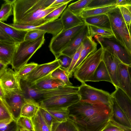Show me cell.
Here are the masks:
<instances>
[{
  "label": "cell",
  "instance_id": "11a10c76",
  "mask_svg": "<svg viewBox=\"0 0 131 131\" xmlns=\"http://www.w3.org/2000/svg\"><path fill=\"white\" fill-rule=\"evenodd\" d=\"M129 29L130 34V36H131V24L130 25V27L129 28Z\"/></svg>",
  "mask_w": 131,
  "mask_h": 131
},
{
  "label": "cell",
  "instance_id": "db71d44e",
  "mask_svg": "<svg viewBox=\"0 0 131 131\" xmlns=\"http://www.w3.org/2000/svg\"><path fill=\"white\" fill-rule=\"evenodd\" d=\"M127 5H131V0H128Z\"/></svg>",
  "mask_w": 131,
  "mask_h": 131
},
{
  "label": "cell",
  "instance_id": "8d00e7d4",
  "mask_svg": "<svg viewBox=\"0 0 131 131\" xmlns=\"http://www.w3.org/2000/svg\"><path fill=\"white\" fill-rule=\"evenodd\" d=\"M34 62H31L23 65L18 71L15 72L17 77L20 80L29 74L38 65Z\"/></svg>",
  "mask_w": 131,
  "mask_h": 131
},
{
  "label": "cell",
  "instance_id": "3957f363",
  "mask_svg": "<svg viewBox=\"0 0 131 131\" xmlns=\"http://www.w3.org/2000/svg\"><path fill=\"white\" fill-rule=\"evenodd\" d=\"M107 14L115 38L131 54V37L129 29L118 7L111 10Z\"/></svg>",
  "mask_w": 131,
  "mask_h": 131
},
{
  "label": "cell",
  "instance_id": "7a4b0ae2",
  "mask_svg": "<svg viewBox=\"0 0 131 131\" xmlns=\"http://www.w3.org/2000/svg\"><path fill=\"white\" fill-rule=\"evenodd\" d=\"M55 0H14L13 24L39 26L47 22L45 17L63 4L51 7Z\"/></svg>",
  "mask_w": 131,
  "mask_h": 131
},
{
  "label": "cell",
  "instance_id": "44dd1931",
  "mask_svg": "<svg viewBox=\"0 0 131 131\" xmlns=\"http://www.w3.org/2000/svg\"><path fill=\"white\" fill-rule=\"evenodd\" d=\"M21 89L26 98L33 100L38 103L43 99L42 91L40 90L31 86L30 83L21 80Z\"/></svg>",
  "mask_w": 131,
  "mask_h": 131
},
{
  "label": "cell",
  "instance_id": "6da1fadb",
  "mask_svg": "<svg viewBox=\"0 0 131 131\" xmlns=\"http://www.w3.org/2000/svg\"><path fill=\"white\" fill-rule=\"evenodd\" d=\"M69 119L88 131H102L113 114L112 106L80 100L70 106Z\"/></svg>",
  "mask_w": 131,
  "mask_h": 131
},
{
  "label": "cell",
  "instance_id": "603a6c76",
  "mask_svg": "<svg viewBox=\"0 0 131 131\" xmlns=\"http://www.w3.org/2000/svg\"><path fill=\"white\" fill-rule=\"evenodd\" d=\"M107 81L112 84V82L106 66L102 60L94 73L87 81L98 82Z\"/></svg>",
  "mask_w": 131,
  "mask_h": 131
},
{
  "label": "cell",
  "instance_id": "5bb4252c",
  "mask_svg": "<svg viewBox=\"0 0 131 131\" xmlns=\"http://www.w3.org/2000/svg\"><path fill=\"white\" fill-rule=\"evenodd\" d=\"M102 60L106 66L115 88H118L117 79V70L119 65L122 63L117 58L103 49Z\"/></svg>",
  "mask_w": 131,
  "mask_h": 131
},
{
  "label": "cell",
  "instance_id": "7bdbcfd3",
  "mask_svg": "<svg viewBox=\"0 0 131 131\" xmlns=\"http://www.w3.org/2000/svg\"><path fill=\"white\" fill-rule=\"evenodd\" d=\"M39 110L45 122L51 130L53 124L58 122L44 108L40 107Z\"/></svg>",
  "mask_w": 131,
  "mask_h": 131
},
{
  "label": "cell",
  "instance_id": "83f0119b",
  "mask_svg": "<svg viewBox=\"0 0 131 131\" xmlns=\"http://www.w3.org/2000/svg\"><path fill=\"white\" fill-rule=\"evenodd\" d=\"M116 5L84 10L79 16L82 19L97 15L106 14L111 10L116 8Z\"/></svg>",
  "mask_w": 131,
  "mask_h": 131
},
{
  "label": "cell",
  "instance_id": "ba28073f",
  "mask_svg": "<svg viewBox=\"0 0 131 131\" xmlns=\"http://www.w3.org/2000/svg\"><path fill=\"white\" fill-rule=\"evenodd\" d=\"M77 93L80 100L95 103L111 105V96L108 92L94 88L85 83H82Z\"/></svg>",
  "mask_w": 131,
  "mask_h": 131
},
{
  "label": "cell",
  "instance_id": "5b68a950",
  "mask_svg": "<svg viewBox=\"0 0 131 131\" xmlns=\"http://www.w3.org/2000/svg\"><path fill=\"white\" fill-rule=\"evenodd\" d=\"M103 52L101 47L90 54L74 72V78L81 83L87 82L102 60Z\"/></svg>",
  "mask_w": 131,
  "mask_h": 131
},
{
  "label": "cell",
  "instance_id": "ee69618b",
  "mask_svg": "<svg viewBox=\"0 0 131 131\" xmlns=\"http://www.w3.org/2000/svg\"><path fill=\"white\" fill-rule=\"evenodd\" d=\"M82 48V44L72 57L71 63L67 71L70 78H71L72 76L73 69L79 59Z\"/></svg>",
  "mask_w": 131,
  "mask_h": 131
},
{
  "label": "cell",
  "instance_id": "f546056e",
  "mask_svg": "<svg viewBox=\"0 0 131 131\" xmlns=\"http://www.w3.org/2000/svg\"><path fill=\"white\" fill-rule=\"evenodd\" d=\"M88 25L90 35L92 38L96 35H99L104 37L110 38L114 37L111 29L92 25Z\"/></svg>",
  "mask_w": 131,
  "mask_h": 131
},
{
  "label": "cell",
  "instance_id": "cb8c5ba5",
  "mask_svg": "<svg viewBox=\"0 0 131 131\" xmlns=\"http://www.w3.org/2000/svg\"><path fill=\"white\" fill-rule=\"evenodd\" d=\"M82 19L87 25L111 29L109 18L107 14L92 16Z\"/></svg>",
  "mask_w": 131,
  "mask_h": 131
},
{
  "label": "cell",
  "instance_id": "f1b7e54d",
  "mask_svg": "<svg viewBox=\"0 0 131 131\" xmlns=\"http://www.w3.org/2000/svg\"><path fill=\"white\" fill-rule=\"evenodd\" d=\"M31 119L35 131H51L39 109Z\"/></svg>",
  "mask_w": 131,
  "mask_h": 131
},
{
  "label": "cell",
  "instance_id": "f907efd6",
  "mask_svg": "<svg viewBox=\"0 0 131 131\" xmlns=\"http://www.w3.org/2000/svg\"><path fill=\"white\" fill-rule=\"evenodd\" d=\"M128 70L129 76L131 80V64L128 66Z\"/></svg>",
  "mask_w": 131,
  "mask_h": 131
},
{
  "label": "cell",
  "instance_id": "c3c4849f",
  "mask_svg": "<svg viewBox=\"0 0 131 131\" xmlns=\"http://www.w3.org/2000/svg\"><path fill=\"white\" fill-rule=\"evenodd\" d=\"M75 128L77 131H88L83 127L70 120Z\"/></svg>",
  "mask_w": 131,
  "mask_h": 131
},
{
  "label": "cell",
  "instance_id": "ab89813d",
  "mask_svg": "<svg viewBox=\"0 0 131 131\" xmlns=\"http://www.w3.org/2000/svg\"><path fill=\"white\" fill-rule=\"evenodd\" d=\"M17 125L28 131H33L34 128L31 119L20 117L16 121Z\"/></svg>",
  "mask_w": 131,
  "mask_h": 131
},
{
  "label": "cell",
  "instance_id": "816d5d0a",
  "mask_svg": "<svg viewBox=\"0 0 131 131\" xmlns=\"http://www.w3.org/2000/svg\"><path fill=\"white\" fill-rule=\"evenodd\" d=\"M16 131H28L20 127L17 125Z\"/></svg>",
  "mask_w": 131,
  "mask_h": 131
},
{
  "label": "cell",
  "instance_id": "e575fe53",
  "mask_svg": "<svg viewBox=\"0 0 131 131\" xmlns=\"http://www.w3.org/2000/svg\"><path fill=\"white\" fill-rule=\"evenodd\" d=\"M102 131H131V129L121 124L113 117Z\"/></svg>",
  "mask_w": 131,
  "mask_h": 131
},
{
  "label": "cell",
  "instance_id": "277c9868",
  "mask_svg": "<svg viewBox=\"0 0 131 131\" xmlns=\"http://www.w3.org/2000/svg\"><path fill=\"white\" fill-rule=\"evenodd\" d=\"M45 35L33 41L24 40L20 43L14 54L11 65L16 72L27 63L33 55L44 43Z\"/></svg>",
  "mask_w": 131,
  "mask_h": 131
},
{
  "label": "cell",
  "instance_id": "2e32d148",
  "mask_svg": "<svg viewBox=\"0 0 131 131\" xmlns=\"http://www.w3.org/2000/svg\"><path fill=\"white\" fill-rule=\"evenodd\" d=\"M89 35L90 34L88 26L86 24L84 27L75 35L67 47L61 54L72 58L84 39Z\"/></svg>",
  "mask_w": 131,
  "mask_h": 131
},
{
  "label": "cell",
  "instance_id": "1f68e13d",
  "mask_svg": "<svg viewBox=\"0 0 131 131\" xmlns=\"http://www.w3.org/2000/svg\"><path fill=\"white\" fill-rule=\"evenodd\" d=\"M0 10V22L6 21L9 17L13 14V1L4 0Z\"/></svg>",
  "mask_w": 131,
  "mask_h": 131
},
{
  "label": "cell",
  "instance_id": "484cf974",
  "mask_svg": "<svg viewBox=\"0 0 131 131\" xmlns=\"http://www.w3.org/2000/svg\"><path fill=\"white\" fill-rule=\"evenodd\" d=\"M1 28L16 43H19L24 40L28 31L17 29L7 24L0 22Z\"/></svg>",
  "mask_w": 131,
  "mask_h": 131
},
{
  "label": "cell",
  "instance_id": "b9f144b4",
  "mask_svg": "<svg viewBox=\"0 0 131 131\" xmlns=\"http://www.w3.org/2000/svg\"><path fill=\"white\" fill-rule=\"evenodd\" d=\"M55 59L58 60L60 66V67L67 71L71 63L72 58L60 54Z\"/></svg>",
  "mask_w": 131,
  "mask_h": 131
},
{
  "label": "cell",
  "instance_id": "d4e9b609",
  "mask_svg": "<svg viewBox=\"0 0 131 131\" xmlns=\"http://www.w3.org/2000/svg\"><path fill=\"white\" fill-rule=\"evenodd\" d=\"M111 105L114 119L121 124L131 129L130 122L117 104L115 99L112 96Z\"/></svg>",
  "mask_w": 131,
  "mask_h": 131
},
{
  "label": "cell",
  "instance_id": "7c38bea8",
  "mask_svg": "<svg viewBox=\"0 0 131 131\" xmlns=\"http://www.w3.org/2000/svg\"><path fill=\"white\" fill-rule=\"evenodd\" d=\"M7 24L19 30L28 31L37 29L44 31L47 33L52 34L53 36L57 35L63 29V26L60 18L39 26L23 25L13 24Z\"/></svg>",
  "mask_w": 131,
  "mask_h": 131
},
{
  "label": "cell",
  "instance_id": "8992f818",
  "mask_svg": "<svg viewBox=\"0 0 131 131\" xmlns=\"http://www.w3.org/2000/svg\"><path fill=\"white\" fill-rule=\"evenodd\" d=\"M85 23L73 28L63 29L56 35L53 36L50 41V50L56 58L68 45L75 35L85 26Z\"/></svg>",
  "mask_w": 131,
  "mask_h": 131
},
{
  "label": "cell",
  "instance_id": "ac0fdd59",
  "mask_svg": "<svg viewBox=\"0 0 131 131\" xmlns=\"http://www.w3.org/2000/svg\"><path fill=\"white\" fill-rule=\"evenodd\" d=\"M97 44L90 35L85 38L82 43L80 57L73 69V73L90 54L97 50Z\"/></svg>",
  "mask_w": 131,
  "mask_h": 131
},
{
  "label": "cell",
  "instance_id": "8fae6325",
  "mask_svg": "<svg viewBox=\"0 0 131 131\" xmlns=\"http://www.w3.org/2000/svg\"><path fill=\"white\" fill-rule=\"evenodd\" d=\"M20 81L12 69L7 68L0 71V87L4 90L22 91Z\"/></svg>",
  "mask_w": 131,
  "mask_h": 131
},
{
  "label": "cell",
  "instance_id": "d590c367",
  "mask_svg": "<svg viewBox=\"0 0 131 131\" xmlns=\"http://www.w3.org/2000/svg\"><path fill=\"white\" fill-rule=\"evenodd\" d=\"M116 0H92L85 9L116 5Z\"/></svg>",
  "mask_w": 131,
  "mask_h": 131
},
{
  "label": "cell",
  "instance_id": "74e56055",
  "mask_svg": "<svg viewBox=\"0 0 131 131\" xmlns=\"http://www.w3.org/2000/svg\"><path fill=\"white\" fill-rule=\"evenodd\" d=\"M51 131H77L71 121L68 119L67 122L54 123Z\"/></svg>",
  "mask_w": 131,
  "mask_h": 131
},
{
  "label": "cell",
  "instance_id": "4dcf8cb0",
  "mask_svg": "<svg viewBox=\"0 0 131 131\" xmlns=\"http://www.w3.org/2000/svg\"><path fill=\"white\" fill-rule=\"evenodd\" d=\"M9 118L15 120L12 110L5 97H0V120Z\"/></svg>",
  "mask_w": 131,
  "mask_h": 131
},
{
  "label": "cell",
  "instance_id": "e0dca14e",
  "mask_svg": "<svg viewBox=\"0 0 131 131\" xmlns=\"http://www.w3.org/2000/svg\"><path fill=\"white\" fill-rule=\"evenodd\" d=\"M51 73L34 82H30L31 85L40 90H50L66 85L61 81L52 77Z\"/></svg>",
  "mask_w": 131,
  "mask_h": 131
},
{
  "label": "cell",
  "instance_id": "ffe728a7",
  "mask_svg": "<svg viewBox=\"0 0 131 131\" xmlns=\"http://www.w3.org/2000/svg\"><path fill=\"white\" fill-rule=\"evenodd\" d=\"M60 18L63 30L70 29L85 23L82 19L73 13L68 7L64 10Z\"/></svg>",
  "mask_w": 131,
  "mask_h": 131
},
{
  "label": "cell",
  "instance_id": "f6af8a7d",
  "mask_svg": "<svg viewBox=\"0 0 131 131\" xmlns=\"http://www.w3.org/2000/svg\"><path fill=\"white\" fill-rule=\"evenodd\" d=\"M118 7L129 29L131 24V13L129 10L125 6H120Z\"/></svg>",
  "mask_w": 131,
  "mask_h": 131
},
{
  "label": "cell",
  "instance_id": "52a82bcc",
  "mask_svg": "<svg viewBox=\"0 0 131 131\" xmlns=\"http://www.w3.org/2000/svg\"><path fill=\"white\" fill-rule=\"evenodd\" d=\"M94 37L101 47L127 66L131 64V54L118 42L114 37H103L96 35Z\"/></svg>",
  "mask_w": 131,
  "mask_h": 131
},
{
  "label": "cell",
  "instance_id": "d6986e66",
  "mask_svg": "<svg viewBox=\"0 0 131 131\" xmlns=\"http://www.w3.org/2000/svg\"><path fill=\"white\" fill-rule=\"evenodd\" d=\"M19 44L0 41V62L7 66L11 64Z\"/></svg>",
  "mask_w": 131,
  "mask_h": 131
},
{
  "label": "cell",
  "instance_id": "f5cc1de1",
  "mask_svg": "<svg viewBox=\"0 0 131 131\" xmlns=\"http://www.w3.org/2000/svg\"><path fill=\"white\" fill-rule=\"evenodd\" d=\"M123 6H125L127 8L131 13V5H127Z\"/></svg>",
  "mask_w": 131,
  "mask_h": 131
},
{
  "label": "cell",
  "instance_id": "d6a6232c",
  "mask_svg": "<svg viewBox=\"0 0 131 131\" xmlns=\"http://www.w3.org/2000/svg\"><path fill=\"white\" fill-rule=\"evenodd\" d=\"M92 0H80L69 5L68 8L74 14L79 16L81 13L86 8Z\"/></svg>",
  "mask_w": 131,
  "mask_h": 131
},
{
  "label": "cell",
  "instance_id": "4fadbf2b",
  "mask_svg": "<svg viewBox=\"0 0 131 131\" xmlns=\"http://www.w3.org/2000/svg\"><path fill=\"white\" fill-rule=\"evenodd\" d=\"M2 89L5 97L12 110L16 121L20 117L21 108L25 98L24 93L23 91H7Z\"/></svg>",
  "mask_w": 131,
  "mask_h": 131
},
{
  "label": "cell",
  "instance_id": "f35d334b",
  "mask_svg": "<svg viewBox=\"0 0 131 131\" xmlns=\"http://www.w3.org/2000/svg\"><path fill=\"white\" fill-rule=\"evenodd\" d=\"M66 3L55 9L47 15L44 19L47 22L54 21L57 19L66 9L68 4Z\"/></svg>",
  "mask_w": 131,
  "mask_h": 131
},
{
  "label": "cell",
  "instance_id": "4316f807",
  "mask_svg": "<svg viewBox=\"0 0 131 131\" xmlns=\"http://www.w3.org/2000/svg\"><path fill=\"white\" fill-rule=\"evenodd\" d=\"M69 107H48L43 108L49 112L58 122L67 121L69 118Z\"/></svg>",
  "mask_w": 131,
  "mask_h": 131
},
{
  "label": "cell",
  "instance_id": "9c48e42d",
  "mask_svg": "<svg viewBox=\"0 0 131 131\" xmlns=\"http://www.w3.org/2000/svg\"><path fill=\"white\" fill-rule=\"evenodd\" d=\"M80 100L77 93L59 95L52 96L42 100L39 103L40 107H69Z\"/></svg>",
  "mask_w": 131,
  "mask_h": 131
},
{
  "label": "cell",
  "instance_id": "7402d4cb",
  "mask_svg": "<svg viewBox=\"0 0 131 131\" xmlns=\"http://www.w3.org/2000/svg\"><path fill=\"white\" fill-rule=\"evenodd\" d=\"M39 107L38 102L33 100L25 97L21 108L20 117L31 119L35 116Z\"/></svg>",
  "mask_w": 131,
  "mask_h": 131
},
{
  "label": "cell",
  "instance_id": "bcb514c9",
  "mask_svg": "<svg viewBox=\"0 0 131 131\" xmlns=\"http://www.w3.org/2000/svg\"><path fill=\"white\" fill-rule=\"evenodd\" d=\"M14 122H16V121L13 118L0 120V131H6L9 128L10 124Z\"/></svg>",
  "mask_w": 131,
  "mask_h": 131
},
{
  "label": "cell",
  "instance_id": "9a60e30c",
  "mask_svg": "<svg viewBox=\"0 0 131 131\" xmlns=\"http://www.w3.org/2000/svg\"><path fill=\"white\" fill-rule=\"evenodd\" d=\"M116 75L118 88L131 100V80L128 71V66L120 63L118 66Z\"/></svg>",
  "mask_w": 131,
  "mask_h": 131
},
{
  "label": "cell",
  "instance_id": "681fc988",
  "mask_svg": "<svg viewBox=\"0 0 131 131\" xmlns=\"http://www.w3.org/2000/svg\"><path fill=\"white\" fill-rule=\"evenodd\" d=\"M128 0H116V5L117 7L123 6L128 4Z\"/></svg>",
  "mask_w": 131,
  "mask_h": 131
},
{
  "label": "cell",
  "instance_id": "60d3db41",
  "mask_svg": "<svg viewBox=\"0 0 131 131\" xmlns=\"http://www.w3.org/2000/svg\"><path fill=\"white\" fill-rule=\"evenodd\" d=\"M46 32L39 30H32L28 31L24 38V40L33 41L45 34Z\"/></svg>",
  "mask_w": 131,
  "mask_h": 131
},
{
  "label": "cell",
  "instance_id": "836d02e7",
  "mask_svg": "<svg viewBox=\"0 0 131 131\" xmlns=\"http://www.w3.org/2000/svg\"><path fill=\"white\" fill-rule=\"evenodd\" d=\"M51 75L53 77L63 82L66 85H73L69 80L70 77L67 71L60 67L53 71L51 73Z\"/></svg>",
  "mask_w": 131,
  "mask_h": 131
},
{
  "label": "cell",
  "instance_id": "30bf717a",
  "mask_svg": "<svg viewBox=\"0 0 131 131\" xmlns=\"http://www.w3.org/2000/svg\"><path fill=\"white\" fill-rule=\"evenodd\" d=\"M60 66L58 60L54 61L45 63L38 64L29 74L21 80L32 83L51 73Z\"/></svg>",
  "mask_w": 131,
  "mask_h": 131
},
{
  "label": "cell",
  "instance_id": "7dc6e473",
  "mask_svg": "<svg viewBox=\"0 0 131 131\" xmlns=\"http://www.w3.org/2000/svg\"><path fill=\"white\" fill-rule=\"evenodd\" d=\"M0 41L7 42L16 43L8 34L0 27Z\"/></svg>",
  "mask_w": 131,
  "mask_h": 131
}]
</instances>
